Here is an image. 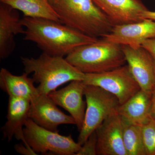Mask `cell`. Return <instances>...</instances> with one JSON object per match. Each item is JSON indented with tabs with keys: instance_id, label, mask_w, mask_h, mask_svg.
Returning a JSON list of instances; mask_svg holds the SVG:
<instances>
[{
	"instance_id": "obj_1",
	"label": "cell",
	"mask_w": 155,
	"mask_h": 155,
	"mask_svg": "<svg viewBox=\"0 0 155 155\" xmlns=\"http://www.w3.org/2000/svg\"><path fill=\"white\" fill-rule=\"evenodd\" d=\"M20 22L26 28L24 40L33 42L50 55L64 57L98 39L51 19L24 17Z\"/></svg>"
},
{
	"instance_id": "obj_2",
	"label": "cell",
	"mask_w": 155,
	"mask_h": 155,
	"mask_svg": "<svg viewBox=\"0 0 155 155\" xmlns=\"http://www.w3.org/2000/svg\"><path fill=\"white\" fill-rule=\"evenodd\" d=\"M52 5L61 23L88 36L102 38L115 25L93 0H56Z\"/></svg>"
},
{
	"instance_id": "obj_3",
	"label": "cell",
	"mask_w": 155,
	"mask_h": 155,
	"mask_svg": "<svg viewBox=\"0 0 155 155\" xmlns=\"http://www.w3.org/2000/svg\"><path fill=\"white\" fill-rule=\"evenodd\" d=\"M25 72L33 73V78L39 94L48 95L62 84L72 81H83L85 74L64 57L43 53L36 58H21Z\"/></svg>"
},
{
	"instance_id": "obj_4",
	"label": "cell",
	"mask_w": 155,
	"mask_h": 155,
	"mask_svg": "<svg viewBox=\"0 0 155 155\" xmlns=\"http://www.w3.org/2000/svg\"><path fill=\"white\" fill-rule=\"evenodd\" d=\"M65 58L84 74L107 72L127 63L122 45L102 38L76 48Z\"/></svg>"
},
{
	"instance_id": "obj_5",
	"label": "cell",
	"mask_w": 155,
	"mask_h": 155,
	"mask_svg": "<svg viewBox=\"0 0 155 155\" xmlns=\"http://www.w3.org/2000/svg\"><path fill=\"white\" fill-rule=\"evenodd\" d=\"M84 95L86 111L78 138V143L81 146L109 116L116 112L120 104L115 95L99 87L85 85Z\"/></svg>"
},
{
	"instance_id": "obj_6",
	"label": "cell",
	"mask_w": 155,
	"mask_h": 155,
	"mask_svg": "<svg viewBox=\"0 0 155 155\" xmlns=\"http://www.w3.org/2000/svg\"><path fill=\"white\" fill-rule=\"evenodd\" d=\"M23 132L27 144L37 153L76 155L81 148L71 134L60 135L58 132L41 127L29 118L25 122Z\"/></svg>"
},
{
	"instance_id": "obj_7",
	"label": "cell",
	"mask_w": 155,
	"mask_h": 155,
	"mask_svg": "<svg viewBox=\"0 0 155 155\" xmlns=\"http://www.w3.org/2000/svg\"><path fill=\"white\" fill-rule=\"evenodd\" d=\"M85 85H93L114 94L122 104L141 88L135 80L128 65L99 73L85 74Z\"/></svg>"
},
{
	"instance_id": "obj_8",
	"label": "cell",
	"mask_w": 155,
	"mask_h": 155,
	"mask_svg": "<svg viewBox=\"0 0 155 155\" xmlns=\"http://www.w3.org/2000/svg\"><path fill=\"white\" fill-rule=\"evenodd\" d=\"M28 118L39 126L58 132L59 125H75V119L64 114L48 95L40 94L30 102Z\"/></svg>"
},
{
	"instance_id": "obj_9",
	"label": "cell",
	"mask_w": 155,
	"mask_h": 155,
	"mask_svg": "<svg viewBox=\"0 0 155 155\" xmlns=\"http://www.w3.org/2000/svg\"><path fill=\"white\" fill-rule=\"evenodd\" d=\"M122 47L127 65L140 88L151 94L155 88V63L152 57L141 46Z\"/></svg>"
},
{
	"instance_id": "obj_10",
	"label": "cell",
	"mask_w": 155,
	"mask_h": 155,
	"mask_svg": "<svg viewBox=\"0 0 155 155\" xmlns=\"http://www.w3.org/2000/svg\"><path fill=\"white\" fill-rule=\"evenodd\" d=\"M95 130L97 155H128L123 141L122 118L117 112L109 116Z\"/></svg>"
},
{
	"instance_id": "obj_11",
	"label": "cell",
	"mask_w": 155,
	"mask_h": 155,
	"mask_svg": "<svg viewBox=\"0 0 155 155\" xmlns=\"http://www.w3.org/2000/svg\"><path fill=\"white\" fill-rule=\"evenodd\" d=\"M85 85L83 81H72L64 88L48 95L57 106L69 112L75 119L79 131L83 126L86 111V102L83 99Z\"/></svg>"
},
{
	"instance_id": "obj_12",
	"label": "cell",
	"mask_w": 155,
	"mask_h": 155,
	"mask_svg": "<svg viewBox=\"0 0 155 155\" xmlns=\"http://www.w3.org/2000/svg\"><path fill=\"white\" fill-rule=\"evenodd\" d=\"M155 38V21L144 19L140 22L114 25L110 33L102 38L107 41L137 48L148 39Z\"/></svg>"
},
{
	"instance_id": "obj_13",
	"label": "cell",
	"mask_w": 155,
	"mask_h": 155,
	"mask_svg": "<svg viewBox=\"0 0 155 155\" xmlns=\"http://www.w3.org/2000/svg\"><path fill=\"white\" fill-rule=\"evenodd\" d=\"M114 25L140 22L149 10L140 0H93Z\"/></svg>"
},
{
	"instance_id": "obj_14",
	"label": "cell",
	"mask_w": 155,
	"mask_h": 155,
	"mask_svg": "<svg viewBox=\"0 0 155 155\" xmlns=\"http://www.w3.org/2000/svg\"><path fill=\"white\" fill-rule=\"evenodd\" d=\"M17 11L3 3L0 5V58L2 60L8 58L15 49V35L25 33Z\"/></svg>"
},
{
	"instance_id": "obj_15",
	"label": "cell",
	"mask_w": 155,
	"mask_h": 155,
	"mask_svg": "<svg viewBox=\"0 0 155 155\" xmlns=\"http://www.w3.org/2000/svg\"><path fill=\"white\" fill-rule=\"evenodd\" d=\"M30 101L28 100L17 97H9L7 121L2 127L4 138L8 141L14 137L17 140H21L24 144H27L23 132V126L28 118Z\"/></svg>"
},
{
	"instance_id": "obj_16",
	"label": "cell",
	"mask_w": 155,
	"mask_h": 155,
	"mask_svg": "<svg viewBox=\"0 0 155 155\" xmlns=\"http://www.w3.org/2000/svg\"><path fill=\"white\" fill-rule=\"evenodd\" d=\"M151 94L140 89L117 109V114L132 124L142 126L151 118Z\"/></svg>"
},
{
	"instance_id": "obj_17",
	"label": "cell",
	"mask_w": 155,
	"mask_h": 155,
	"mask_svg": "<svg viewBox=\"0 0 155 155\" xmlns=\"http://www.w3.org/2000/svg\"><path fill=\"white\" fill-rule=\"evenodd\" d=\"M33 78L24 72L21 75H13L5 68L0 71V87L9 97L25 99L30 102L39 95Z\"/></svg>"
},
{
	"instance_id": "obj_18",
	"label": "cell",
	"mask_w": 155,
	"mask_h": 155,
	"mask_svg": "<svg viewBox=\"0 0 155 155\" xmlns=\"http://www.w3.org/2000/svg\"><path fill=\"white\" fill-rule=\"evenodd\" d=\"M1 3L21 11L24 17L44 18L60 22L49 0H0Z\"/></svg>"
},
{
	"instance_id": "obj_19",
	"label": "cell",
	"mask_w": 155,
	"mask_h": 155,
	"mask_svg": "<svg viewBox=\"0 0 155 155\" xmlns=\"http://www.w3.org/2000/svg\"><path fill=\"white\" fill-rule=\"evenodd\" d=\"M122 118L123 141L128 155H147L142 127Z\"/></svg>"
},
{
	"instance_id": "obj_20",
	"label": "cell",
	"mask_w": 155,
	"mask_h": 155,
	"mask_svg": "<svg viewBox=\"0 0 155 155\" xmlns=\"http://www.w3.org/2000/svg\"><path fill=\"white\" fill-rule=\"evenodd\" d=\"M141 127L147 155H155V119L151 117Z\"/></svg>"
},
{
	"instance_id": "obj_21",
	"label": "cell",
	"mask_w": 155,
	"mask_h": 155,
	"mask_svg": "<svg viewBox=\"0 0 155 155\" xmlns=\"http://www.w3.org/2000/svg\"><path fill=\"white\" fill-rule=\"evenodd\" d=\"M97 135L96 130L89 137L76 155H97Z\"/></svg>"
},
{
	"instance_id": "obj_22",
	"label": "cell",
	"mask_w": 155,
	"mask_h": 155,
	"mask_svg": "<svg viewBox=\"0 0 155 155\" xmlns=\"http://www.w3.org/2000/svg\"><path fill=\"white\" fill-rule=\"evenodd\" d=\"M141 47L148 52L155 63V38L148 39L145 41L142 44Z\"/></svg>"
},
{
	"instance_id": "obj_23",
	"label": "cell",
	"mask_w": 155,
	"mask_h": 155,
	"mask_svg": "<svg viewBox=\"0 0 155 155\" xmlns=\"http://www.w3.org/2000/svg\"><path fill=\"white\" fill-rule=\"evenodd\" d=\"M15 151L17 153L23 155H36V152L31 147H27L25 144H17L14 146Z\"/></svg>"
},
{
	"instance_id": "obj_24",
	"label": "cell",
	"mask_w": 155,
	"mask_h": 155,
	"mask_svg": "<svg viewBox=\"0 0 155 155\" xmlns=\"http://www.w3.org/2000/svg\"><path fill=\"white\" fill-rule=\"evenodd\" d=\"M150 114L151 117L155 119V88L151 93V105Z\"/></svg>"
},
{
	"instance_id": "obj_25",
	"label": "cell",
	"mask_w": 155,
	"mask_h": 155,
	"mask_svg": "<svg viewBox=\"0 0 155 155\" xmlns=\"http://www.w3.org/2000/svg\"><path fill=\"white\" fill-rule=\"evenodd\" d=\"M142 17L143 19H150L155 21V11L148 10L143 13Z\"/></svg>"
},
{
	"instance_id": "obj_26",
	"label": "cell",
	"mask_w": 155,
	"mask_h": 155,
	"mask_svg": "<svg viewBox=\"0 0 155 155\" xmlns=\"http://www.w3.org/2000/svg\"><path fill=\"white\" fill-rule=\"evenodd\" d=\"M50 2L51 3V5H52L55 2L56 0H49Z\"/></svg>"
}]
</instances>
